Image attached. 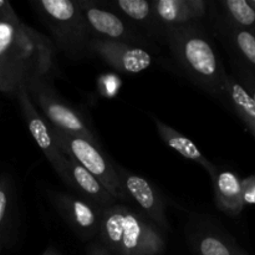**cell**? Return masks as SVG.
I'll return each instance as SVG.
<instances>
[{"label": "cell", "instance_id": "1", "mask_svg": "<svg viewBox=\"0 0 255 255\" xmlns=\"http://www.w3.org/2000/svg\"><path fill=\"white\" fill-rule=\"evenodd\" d=\"M163 42L192 82L221 99L228 72L201 24L166 27Z\"/></svg>", "mask_w": 255, "mask_h": 255}, {"label": "cell", "instance_id": "2", "mask_svg": "<svg viewBox=\"0 0 255 255\" xmlns=\"http://www.w3.org/2000/svg\"><path fill=\"white\" fill-rule=\"evenodd\" d=\"M99 238L115 255H161L166 249L163 233L125 204L102 209Z\"/></svg>", "mask_w": 255, "mask_h": 255}, {"label": "cell", "instance_id": "3", "mask_svg": "<svg viewBox=\"0 0 255 255\" xmlns=\"http://www.w3.org/2000/svg\"><path fill=\"white\" fill-rule=\"evenodd\" d=\"M30 5L49 30L57 51L71 60L89 54L92 36L76 0H32Z\"/></svg>", "mask_w": 255, "mask_h": 255}, {"label": "cell", "instance_id": "4", "mask_svg": "<svg viewBox=\"0 0 255 255\" xmlns=\"http://www.w3.org/2000/svg\"><path fill=\"white\" fill-rule=\"evenodd\" d=\"M51 131L60 151L65 157L84 167L111 193L116 201H131L122 188L117 176L116 166L102 151L100 143L91 142L85 137L66 133L52 126Z\"/></svg>", "mask_w": 255, "mask_h": 255}, {"label": "cell", "instance_id": "5", "mask_svg": "<svg viewBox=\"0 0 255 255\" xmlns=\"http://www.w3.org/2000/svg\"><path fill=\"white\" fill-rule=\"evenodd\" d=\"M25 87L35 106L41 110L45 119L52 127L99 143L97 134L95 133L86 116L76 107L71 106L66 100L62 99L54 89L51 82L35 80L25 84Z\"/></svg>", "mask_w": 255, "mask_h": 255}, {"label": "cell", "instance_id": "6", "mask_svg": "<svg viewBox=\"0 0 255 255\" xmlns=\"http://www.w3.org/2000/svg\"><path fill=\"white\" fill-rule=\"evenodd\" d=\"M89 26L90 34L97 39L122 42L149 52L158 45L139 31L134 25L101 5L100 0H76Z\"/></svg>", "mask_w": 255, "mask_h": 255}, {"label": "cell", "instance_id": "7", "mask_svg": "<svg viewBox=\"0 0 255 255\" xmlns=\"http://www.w3.org/2000/svg\"><path fill=\"white\" fill-rule=\"evenodd\" d=\"M50 201L81 241H91L99 236L102 208L81 197L64 192H50Z\"/></svg>", "mask_w": 255, "mask_h": 255}, {"label": "cell", "instance_id": "8", "mask_svg": "<svg viewBox=\"0 0 255 255\" xmlns=\"http://www.w3.org/2000/svg\"><path fill=\"white\" fill-rule=\"evenodd\" d=\"M15 99L19 105L20 112L24 117L30 134L36 142L37 147L41 149V152L50 162L52 168L56 171V173L61 176L66 157L61 153L54 136H52L51 125L47 122L45 117L41 116L37 107L32 102L30 95L27 94L25 85H20L15 94Z\"/></svg>", "mask_w": 255, "mask_h": 255}, {"label": "cell", "instance_id": "9", "mask_svg": "<svg viewBox=\"0 0 255 255\" xmlns=\"http://www.w3.org/2000/svg\"><path fill=\"white\" fill-rule=\"evenodd\" d=\"M117 176L129 199H133L152 223L163 234L169 232V222L167 219L166 206L158 189L144 177L127 171L121 166H116Z\"/></svg>", "mask_w": 255, "mask_h": 255}, {"label": "cell", "instance_id": "10", "mask_svg": "<svg viewBox=\"0 0 255 255\" xmlns=\"http://www.w3.org/2000/svg\"><path fill=\"white\" fill-rule=\"evenodd\" d=\"M89 51L110 67L125 74H138L148 69L153 62L151 52L146 50L97 37L90 40Z\"/></svg>", "mask_w": 255, "mask_h": 255}, {"label": "cell", "instance_id": "11", "mask_svg": "<svg viewBox=\"0 0 255 255\" xmlns=\"http://www.w3.org/2000/svg\"><path fill=\"white\" fill-rule=\"evenodd\" d=\"M101 5L112 10L117 15L126 19L143 32L148 39L157 44L163 41L164 29L157 22L152 12V5L148 0H100Z\"/></svg>", "mask_w": 255, "mask_h": 255}, {"label": "cell", "instance_id": "12", "mask_svg": "<svg viewBox=\"0 0 255 255\" xmlns=\"http://www.w3.org/2000/svg\"><path fill=\"white\" fill-rule=\"evenodd\" d=\"M188 242L196 255H242L232 238L206 221L194 222L188 227Z\"/></svg>", "mask_w": 255, "mask_h": 255}, {"label": "cell", "instance_id": "13", "mask_svg": "<svg viewBox=\"0 0 255 255\" xmlns=\"http://www.w3.org/2000/svg\"><path fill=\"white\" fill-rule=\"evenodd\" d=\"M60 178L70 188L76 191L80 194L79 197L86 199L90 203L95 204L100 208L104 209L116 203V199L91 173H89L84 167L69 159L67 157Z\"/></svg>", "mask_w": 255, "mask_h": 255}, {"label": "cell", "instance_id": "14", "mask_svg": "<svg viewBox=\"0 0 255 255\" xmlns=\"http://www.w3.org/2000/svg\"><path fill=\"white\" fill-rule=\"evenodd\" d=\"M213 24L218 34L228 42L239 61L255 74V36L248 30L237 26L224 15L213 11Z\"/></svg>", "mask_w": 255, "mask_h": 255}, {"label": "cell", "instance_id": "15", "mask_svg": "<svg viewBox=\"0 0 255 255\" xmlns=\"http://www.w3.org/2000/svg\"><path fill=\"white\" fill-rule=\"evenodd\" d=\"M211 178L217 208L228 216H238L246 206L242 194V179L229 169L218 168Z\"/></svg>", "mask_w": 255, "mask_h": 255}, {"label": "cell", "instance_id": "16", "mask_svg": "<svg viewBox=\"0 0 255 255\" xmlns=\"http://www.w3.org/2000/svg\"><path fill=\"white\" fill-rule=\"evenodd\" d=\"M153 124L154 126H156L157 133L159 134L162 141H163L169 148L176 151L177 153H179L182 157L188 159V161H192L194 162V163L199 164V166H201L211 177L216 173L217 167L203 156V153H202V152L199 151L198 147L192 142V139H189L188 137H186L184 134H182L181 132L174 129L173 127L167 125L166 122L159 120L158 117H153Z\"/></svg>", "mask_w": 255, "mask_h": 255}, {"label": "cell", "instance_id": "17", "mask_svg": "<svg viewBox=\"0 0 255 255\" xmlns=\"http://www.w3.org/2000/svg\"><path fill=\"white\" fill-rule=\"evenodd\" d=\"M221 99L234 110L255 139V102L233 74H228Z\"/></svg>", "mask_w": 255, "mask_h": 255}, {"label": "cell", "instance_id": "18", "mask_svg": "<svg viewBox=\"0 0 255 255\" xmlns=\"http://www.w3.org/2000/svg\"><path fill=\"white\" fill-rule=\"evenodd\" d=\"M151 5L154 19L163 29L198 24L187 0H153Z\"/></svg>", "mask_w": 255, "mask_h": 255}, {"label": "cell", "instance_id": "19", "mask_svg": "<svg viewBox=\"0 0 255 255\" xmlns=\"http://www.w3.org/2000/svg\"><path fill=\"white\" fill-rule=\"evenodd\" d=\"M221 6L223 15L237 26L255 36V10L251 6L248 0H222Z\"/></svg>", "mask_w": 255, "mask_h": 255}, {"label": "cell", "instance_id": "20", "mask_svg": "<svg viewBox=\"0 0 255 255\" xmlns=\"http://www.w3.org/2000/svg\"><path fill=\"white\" fill-rule=\"evenodd\" d=\"M12 187L7 178L0 179V248L4 246L11 222Z\"/></svg>", "mask_w": 255, "mask_h": 255}, {"label": "cell", "instance_id": "21", "mask_svg": "<svg viewBox=\"0 0 255 255\" xmlns=\"http://www.w3.org/2000/svg\"><path fill=\"white\" fill-rule=\"evenodd\" d=\"M20 85H25V77L20 72L0 64V92L15 96Z\"/></svg>", "mask_w": 255, "mask_h": 255}, {"label": "cell", "instance_id": "22", "mask_svg": "<svg viewBox=\"0 0 255 255\" xmlns=\"http://www.w3.org/2000/svg\"><path fill=\"white\" fill-rule=\"evenodd\" d=\"M233 75L236 76V79L238 80L239 84L244 87L247 92L249 94V96L253 99L255 102V74L252 71L251 69L246 66L244 64H242L239 60H234V71Z\"/></svg>", "mask_w": 255, "mask_h": 255}, {"label": "cell", "instance_id": "23", "mask_svg": "<svg viewBox=\"0 0 255 255\" xmlns=\"http://www.w3.org/2000/svg\"><path fill=\"white\" fill-rule=\"evenodd\" d=\"M0 22H6L14 26H19L22 22L7 0H0Z\"/></svg>", "mask_w": 255, "mask_h": 255}, {"label": "cell", "instance_id": "24", "mask_svg": "<svg viewBox=\"0 0 255 255\" xmlns=\"http://www.w3.org/2000/svg\"><path fill=\"white\" fill-rule=\"evenodd\" d=\"M242 194L244 204H255V176L242 179Z\"/></svg>", "mask_w": 255, "mask_h": 255}, {"label": "cell", "instance_id": "25", "mask_svg": "<svg viewBox=\"0 0 255 255\" xmlns=\"http://www.w3.org/2000/svg\"><path fill=\"white\" fill-rule=\"evenodd\" d=\"M87 255H114L101 243H91L87 248Z\"/></svg>", "mask_w": 255, "mask_h": 255}, {"label": "cell", "instance_id": "26", "mask_svg": "<svg viewBox=\"0 0 255 255\" xmlns=\"http://www.w3.org/2000/svg\"><path fill=\"white\" fill-rule=\"evenodd\" d=\"M41 255H61V253H60L57 249H55L54 247H49V248L45 249L44 253H42Z\"/></svg>", "mask_w": 255, "mask_h": 255}, {"label": "cell", "instance_id": "27", "mask_svg": "<svg viewBox=\"0 0 255 255\" xmlns=\"http://www.w3.org/2000/svg\"><path fill=\"white\" fill-rule=\"evenodd\" d=\"M248 2L251 4V6L255 10V0H248Z\"/></svg>", "mask_w": 255, "mask_h": 255}, {"label": "cell", "instance_id": "28", "mask_svg": "<svg viewBox=\"0 0 255 255\" xmlns=\"http://www.w3.org/2000/svg\"><path fill=\"white\" fill-rule=\"evenodd\" d=\"M242 255H248V254H247V253H246V252H244V253H243V254H242Z\"/></svg>", "mask_w": 255, "mask_h": 255}]
</instances>
